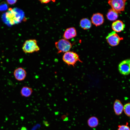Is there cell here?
Here are the masks:
<instances>
[{"instance_id": "obj_1", "label": "cell", "mask_w": 130, "mask_h": 130, "mask_svg": "<svg viewBox=\"0 0 130 130\" xmlns=\"http://www.w3.org/2000/svg\"><path fill=\"white\" fill-rule=\"evenodd\" d=\"M62 59L63 61L69 66H74L78 61L82 62L78 55L72 51H69L65 53Z\"/></svg>"}, {"instance_id": "obj_2", "label": "cell", "mask_w": 130, "mask_h": 130, "mask_svg": "<svg viewBox=\"0 0 130 130\" xmlns=\"http://www.w3.org/2000/svg\"><path fill=\"white\" fill-rule=\"evenodd\" d=\"M22 49L25 53H32L39 51L40 48L37 45L36 40L33 39L26 41L23 44Z\"/></svg>"}, {"instance_id": "obj_3", "label": "cell", "mask_w": 130, "mask_h": 130, "mask_svg": "<svg viewBox=\"0 0 130 130\" xmlns=\"http://www.w3.org/2000/svg\"><path fill=\"white\" fill-rule=\"evenodd\" d=\"M55 45L58 50V53L69 51L72 46L71 43L68 40L64 38L56 42Z\"/></svg>"}, {"instance_id": "obj_4", "label": "cell", "mask_w": 130, "mask_h": 130, "mask_svg": "<svg viewBox=\"0 0 130 130\" xmlns=\"http://www.w3.org/2000/svg\"><path fill=\"white\" fill-rule=\"evenodd\" d=\"M126 0H110L108 3L112 9L118 13H121L125 9Z\"/></svg>"}, {"instance_id": "obj_5", "label": "cell", "mask_w": 130, "mask_h": 130, "mask_svg": "<svg viewBox=\"0 0 130 130\" xmlns=\"http://www.w3.org/2000/svg\"><path fill=\"white\" fill-rule=\"evenodd\" d=\"M6 17L10 24L12 25L17 23L20 21L21 19V15H19L13 9L10 8L6 13Z\"/></svg>"}, {"instance_id": "obj_6", "label": "cell", "mask_w": 130, "mask_h": 130, "mask_svg": "<svg viewBox=\"0 0 130 130\" xmlns=\"http://www.w3.org/2000/svg\"><path fill=\"white\" fill-rule=\"evenodd\" d=\"M123 39L122 37H120L114 31L109 33L106 37L107 43L110 46H117L120 41Z\"/></svg>"}, {"instance_id": "obj_7", "label": "cell", "mask_w": 130, "mask_h": 130, "mask_svg": "<svg viewBox=\"0 0 130 130\" xmlns=\"http://www.w3.org/2000/svg\"><path fill=\"white\" fill-rule=\"evenodd\" d=\"M119 72L124 75H127L130 74V58H128L122 61L118 66Z\"/></svg>"}, {"instance_id": "obj_8", "label": "cell", "mask_w": 130, "mask_h": 130, "mask_svg": "<svg viewBox=\"0 0 130 130\" xmlns=\"http://www.w3.org/2000/svg\"><path fill=\"white\" fill-rule=\"evenodd\" d=\"M91 22L96 26H100L104 22L103 15L100 13H97L93 14L91 18Z\"/></svg>"}, {"instance_id": "obj_9", "label": "cell", "mask_w": 130, "mask_h": 130, "mask_svg": "<svg viewBox=\"0 0 130 130\" xmlns=\"http://www.w3.org/2000/svg\"><path fill=\"white\" fill-rule=\"evenodd\" d=\"M13 74L15 78L17 80L21 81L24 80L26 78V72L24 68L20 67L14 70Z\"/></svg>"}, {"instance_id": "obj_10", "label": "cell", "mask_w": 130, "mask_h": 130, "mask_svg": "<svg viewBox=\"0 0 130 130\" xmlns=\"http://www.w3.org/2000/svg\"><path fill=\"white\" fill-rule=\"evenodd\" d=\"M111 27L114 31L116 32H120L124 30L125 25L122 21L117 20L113 22Z\"/></svg>"}, {"instance_id": "obj_11", "label": "cell", "mask_w": 130, "mask_h": 130, "mask_svg": "<svg viewBox=\"0 0 130 130\" xmlns=\"http://www.w3.org/2000/svg\"><path fill=\"white\" fill-rule=\"evenodd\" d=\"M76 35V29L74 27H71L66 29L64 32L63 37L64 39L68 40L75 37Z\"/></svg>"}, {"instance_id": "obj_12", "label": "cell", "mask_w": 130, "mask_h": 130, "mask_svg": "<svg viewBox=\"0 0 130 130\" xmlns=\"http://www.w3.org/2000/svg\"><path fill=\"white\" fill-rule=\"evenodd\" d=\"M113 107L114 112L116 115H119L122 113L124 106L120 100L116 99L114 102Z\"/></svg>"}, {"instance_id": "obj_13", "label": "cell", "mask_w": 130, "mask_h": 130, "mask_svg": "<svg viewBox=\"0 0 130 130\" xmlns=\"http://www.w3.org/2000/svg\"><path fill=\"white\" fill-rule=\"evenodd\" d=\"M79 25L81 28L84 30L90 29L91 26V21L87 18L81 19L79 22Z\"/></svg>"}, {"instance_id": "obj_14", "label": "cell", "mask_w": 130, "mask_h": 130, "mask_svg": "<svg viewBox=\"0 0 130 130\" xmlns=\"http://www.w3.org/2000/svg\"><path fill=\"white\" fill-rule=\"evenodd\" d=\"M118 13L112 9H110L109 10L106 14L107 19L110 21H114L118 18Z\"/></svg>"}, {"instance_id": "obj_15", "label": "cell", "mask_w": 130, "mask_h": 130, "mask_svg": "<svg viewBox=\"0 0 130 130\" xmlns=\"http://www.w3.org/2000/svg\"><path fill=\"white\" fill-rule=\"evenodd\" d=\"M99 120L96 117L92 116L90 117L87 121V124L89 127L91 128H94L98 125Z\"/></svg>"}, {"instance_id": "obj_16", "label": "cell", "mask_w": 130, "mask_h": 130, "mask_svg": "<svg viewBox=\"0 0 130 130\" xmlns=\"http://www.w3.org/2000/svg\"><path fill=\"white\" fill-rule=\"evenodd\" d=\"M32 91V88L28 86H25L22 88L20 93L22 96L27 97L31 96Z\"/></svg>"}, {"instance_id": "obj_17", "label": "cell", "mask_w": 130, "mask_h": 130, "mask_svg": "<svg viewBox=\"0 0 130 130\" xmlns=\"http://www.w3.org/2000/svg\"><path fill=\"white\" fill-rule=\"evenodd\" d=\"M123 110L127 116L130 117V103H127L124 106Z\"/></svg>"}, {"instance_id": "obj_18", "label": "cell", "mask_w": 130, "mask_h": 130, "mask_svg": "<svg viewBox=\"0 0 130 130\" xmlns=\"http://www.w3.org/2000/svg\"><path fill=\"white\" fill-rule=\"evenodd\" d=\"M8 6L7 3L5 2H2L0 4V11L4 12L8 9Z\"/></svg>"}, {"instance_id": "obj_19", "label": "cell", "mask_w": 130, "mask_h": 130, "mask_svg": "<svg viewBox=\"0 0 130 130\" xmlns=\"http://www.w3.org/2000/svg\"><path fill=\"white\" fill-rule=\"evenodd\" d=\"M117 130H130V128L127 124L119 125Z\"/></svg>"}, {"instance_id": "obj_20", "label": "cell", "mask_w": 130, "mask_h": 130, "mask_svg": "<svg viewBox=\"0 0 130 130\" xmlns=\"http://www.w3.org/2000/svg\"><path fill=\"white\" fill-rule=\"evenodd\" d=\"M17 0H6V1L8 4L12 5L15 3L17 2Z\"/></svg>"}, {"instance_id": "obj_21", "label": "cell", "mask_w": 130, "mask_h": 130, "mask_svg": "<svg viewBox=\"0 0 130 130\" xmlns=\"http://www.w3.org/2000/svg\"><path fill=\"white\" fill-rule=\"evenodd\" d=\"M39 1L42 3H46L49 2L50 0H40Z\"/></svg>"}, {"instance_id": "obj_22", "label": "cell", "mask_w": 130, "mask_h": 130, "mask_svg": "<svg viewBox=\"0 0 130 130\" xmlns=\"http://www.w3.org/2000/svg\"><path fill=\"white\" fill-rule=\"evenodd\" d=\"M21 130H26V129L25 127H23L22 128Z\"/></svg>"}]
</instances>
